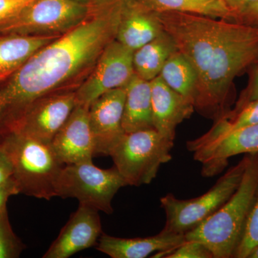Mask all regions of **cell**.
Listing matches in <instances>:
<instances>
[{"label":"cell","mask_w":258,"mask_h":258,"mask_svg":"<svg viewBox=\"0 0 258 258\" xmlns=\"http://www.w3.org/2000/svg\"><path fill=\"white\" fill-rule=\"evenodd\" d=\"M58 35H18L0 37V76L13 74L42 47Z\"/></svg>","instance_id":"cell-19"},{"label":"cell","mask_w":258,"mask_h":258,"mask_svg":"<svg viewBox=\"0 0 258 258\" xmlns=\"http://www.w3.org/2000/svg\"><path fill=\"white\" fill-rule=\"evenodd\" d=\"M191 152L195 160L201 163L202 176H216L228 165L230 158L258 153V123L225 134Z\"/></svg>","instance_id":"cell-12"},{"label":"cell","mask_w":258,"mask_h":258,"mask_svg":"<svg viewBox=\"0 0 258 258\" xmlns=\"http://www.w3.org/2000/svg\"><path fill=\"white\" fill-rule=\"evenodd\" d=\"M159 76L169 88L195 105L198 74L192 64L181 52L176 50L168 58Z\"/></svg>","instance_id":"cell-21"},{"label":"cell","mask_w":258,"mask_h":258,"mask_svg":"<svg viewBox=\"0 0 258 258\" xmlns=\"http://www.w3.org/2000/svg\"><path fill=\"white\" fill-rule=\"evenodd\" d=\"M126 186L115 166L103 169L93 162L67 164L56 181L55 195L62 199H76L79 205L111 215L115 195Z\"/></svg>","instance_id":"cell-7"},{"label":"cell","mask_w":258,"mask_h":258,"mask_svg":"<svg viewBox=\"0 0 258 258\" xmlns=\"http://www.w3.org/2000/svg\"><path fill=\"white\" fill-rule=\"evenodd\" d=\"M150 82L154 128L163 137L174 141L176 128L191 117L195 105L169 88L159 76Z\"/></svg>","instance_id":"cell-15"},{"label":"cell","mask_w":258,"mask_h":258,"mask_svg":"<svg viewBox=\"0 0 258 258\" xmlns=\"http://www.w3.org/2000/svg\"><path fill=\"white\" fill-rule=\"evenodd\" d=\"M89 108L76 105L50 145L64 165L93 162L95 143L89 121Z\"/></svg>","instance_id":"cell-13"},{"label":"cell","mask_w":258,"mask_h":258,"mask_svg":"<svg viewBox=\"0 0 258 258\" xmlns=\"http://www.w3.org/2000/svg\"><path fill=\"white\" fill-rule=\"evenodd\" d=\"M76 105V93L44 97L13 121L11 132L50 144Z\"/></svg>","instance_id":"cell-10"},{"label":"cell","mask_w":258,"mask_h":258,"mask_svg":"<svg viewBox=\"0 0 258 258\" xmlns=\"http://www.w3.org/2000/svg\"><path fill=\"white\" fill-rule=\"evenodd\" d=\"M174 141L155 129L125 134L112 151L114 166L127 186L149 184L157 177L161 166L172 159Z\"/></svg>","instance_id":"cell-6"},{"label":"cell","mask_w":258,"mask_h":258,"mask_svg":"<svg viewBox=\"0 0 258 258\" xmlns=\"http://www.w3.org/2000/svg\"><path fill=\"white\" fill-rule=\"evenodd\" d=\"M231 21L258 28V0L235 15Z\"/></svg>","instance_id":"cell-29"},{"label":"cell","mask_w":258,"mask_h":258,"mask_svg":"<svg viewBox=\"0 0 258 258\" xmlns=\"http://www.w3.org/2000/svg\"><path fill=\"white\" fill-rule=\"evenodd\" d=\"M0 145L13 164V177L20 192L45 200L56 197V181L64 164L50 144L11 132Z\"/></svg>","instance_id":"cell-4"},{"label":"cell","mask_w":258,"mask_h":258,"mask_svg":"<svg viewBox=\"0 0 258 258\" xmlns=\"http://www.w3.org/2000/svg\"><path fill=\"white\" fill-rule=\"evenodd\" d=\"M75 1L79 2V3H83V4H89L91 0H75Z\"/></svg>","instance_id":"cell-34"},{"label":"cell","mask_w":258,"mask_h":258,"mask_svg":"<svg viewBox=\"0 0 258 258\" xmlns=\"http://www.w3.org/2000/svg\"><path fill=\"white\" fill-rule=\"evenodd\" d=\"M258 62V28L222 19L210 68L197 91L195 108L215 120L227 114L234 80Z\"/></svg>","instance_id":"cell-2"},{"label":"cell","mask_w":258,"mask_h":258,"mask_svg":"<svg viewBox=\"0 0 258 258\" xmlns=\"http://www.w3.org/2000/svg\"><path fill=\"white\" fill-rule=\"evenodd\" d=\"M123 6V0L111 2L37 50L17 70L0 89L5 118L16 112L17 119L35 102L95 62L116 38Z\"/></svg>","instance_id":"cell-1"},{"label":"cell","mask_w":258,"mask_h":258,"mask_svg":"<svg viewBox=\"0 0 258 258\" xmlns=\"http://www.w3.org/2000/svg\"><path fill=\"white\" fill-rule=\"evenodd\" d=\"M247 258H258V244L252 249Z\"/></svg>","instance_id":"cell-33"},{"label":"cell","mask_w":258,"mask_h":258,"mask_svg":"<svg viewBox=\"0 0 258 258\" xmlns=\"http://www.w3.org/2000/svg\"><path fill=\"white\" fill-rule=\"evenodd\" d=\"M258 190V153L248 160L238 188L203 223L185 234L186 240L205 244L214 258L233 257Z\"/></svg>","instance_id":"cell-3"},{"label":"cell","mask_w":258,"mask_h":258,"mask_svg":"<svg viewBox=\"0 0 258 258\" xmlns=\"http://www.w3.org/2000/svg\"><path fill=\"white\" fill-rule=\"evenodd\" d=\"M177 50L171 37L163 32L134 52V72L147 81H152L160 74L169 57Z\"/></svg>","instance_id":"cell-20"},{"label":"cell","mask_w":258,"mask_h":258,"mask_svg":"<svg viewBox=\"0 0 258 258\" xmlns=\"http://www.w3.org/2000/svg\"><path fill=\"white\" fill-rule=\"evenodd\" d=\"M5 78H3V77H2V76H0V81H1V80H3V79H4Z\"/></svg>","instance_id":"cell-37"},{"label":"cell","mask_w":258,"mask_h":258,"mask_svg":"<svg viewBox=\"0 0 258 258\" xmlns=\"http://www.w3.org/2000/svg\"><path fill=\"white\" fill-rule=\"evenodd\" d=\"M248 160L245 154L231 167L206 193L189 200H179L173 194L160 199L161 208L166 215L162 231L185 235L213 215L231 198L238 188Z\"/></svg>","instance_id":"cell-5"},{"label":"cell","mask_w":258,"mask_h":258,"mask_svg":"<svg viewBox=\"0 0 258 258\" xmlns=\"http://www.w3.org/2000/svg\"><path fill=\"white\" fill-rule=\"evenodd\" d=\"M256 123H258V100L246 105L237 113H227L215 120V123L207 133L194 140L188 141L186 149L191 152L225 134Z\"/></svg>","instance_id":"cell-22"},{"label":"cell","mask_w":258,"mask_h":258,"mask_svg":"<svg viewBox=\"0 0 258 258\" xmlns=\"http://www.w3.org/2000/svg\"><path fill=\"white\" fill-rule=\"evenodd\" d=\"M87 4L75 0H33L14 18L0 25V32L18 35H58L87 18Z\"/></svg>","instance_id":"cell-8"},{"label":"cell","mask_w":258,"mask_h":258,"mask_svg":"<svg viewBox=\"0 0 258 258\" xmlns=\"http://www.w3.org/2000/svg\"><path fill=\"white\" fill-rule=\"evenodd\" d=\"M164 32L157 13L142 4L124 3L117 32V41L136 51Z\"/></svg>","instance_id":"cell-17"},{"label":"cell","mask_w":258,"mask_h":258,"mask_svg":"<svg viewBox=\"0 0 258 258\" xmlns=\"http://www.w3.org/2000/svg\"><path fill=\"white\" fill-rule=\"evenodd\" d=\"M125 88L111 90L89 107V121L95 143V156H110L124 136L122 127Z\"/></svg>","instance_id":"cell-11"},{"label":"cell","mask_w":258,"mask_h":258,"mask_svg":"<svg viewBox=\"0 0 258 258\" xmlns=\"http://www.w3.org/2000/svg\"><path fill=\"white\" fill-rule=\"evenodd\" d=\"M3 119H4V116H3V112H2L1 109H0V123H1Z\"/></svg>","instance_id":"cell-35"},{"label":"cell","mask_w":258,"mask_h":258,"mask_svg":"<svg viewBox=\"0 0 258 258\" xmlns=\"http://www.w3.org/2000/svg\"><path fill=\"white\" fill-rule=\"evenodd\" d=\"M19 192H20V188L13 176L0 184V211L6 208L8 198Z\"/></svg>","instance_id":"cell-30"},{"label":"cell","mask_w":258,"mask_h":258,"mask_svg":"<svg viewBox=\"0 0 258 258\" xmlns=\"http://www.w3.org/2000/svg\"><path fill=\"white\" fill-rule=\"evenodd\" d=\"M258 244V190L233 257L247 258Z\"/></svg>","instance_id":"cell-24"},{"label":"cell","mask_w":258,"mask_h":258,"mask_svg":"<svg viewBox=\"0 0 258 258\" xmlns=\"http://www.w3.org/2000/svg\"><path fill=\"white\" fill-rule=\"evenodd\" d=\"M33 0H0V25L18 14Z\"/></svg>","instance_id":"cell-28"},{"label":"cell","mask_w":258,"mask_h":258,"mask_svg":"<svg viewBox=\"0 0 258 258\" xmlns=\"http://www.w3.org/2000/svg\"><path fill=\"white\" fill-rule=\"evenodd\" d=\"M257 63H258V62H257Z\"/></svg>","instance_id":"cell-38"},{"label":"cell","mask_w":258,"mask_h":258,"mask_svg":"<svg viewBox=\"0 0 258 258\" xmlns=\"http://www.w3.org/2000/svg\"><path fill=\"white\" fill-rule=\"evenodd\" d=\"M248 83L240 93L238 100L236 102L235 108L227 113H235L240 111L246 105L258 100V63L250 68Z\"/></svg>","instance_id":"cell-27"},{"label":"cell","mask_w":258,"mask_h":258,"mask_svg":"<svg viewBox=\"0 0 258 258\" xmlns=\"http://www.w3.org/2000/svg\"><path fill=\"white\" fill-rule=\"evenodd\" d=\"M200 1H215V0H200Z\"/></svg>","instance_id":"cell-36"},{"label":"cell","mask_w":258,"mask_h":258,"mask_svg":"<svg viewBox=\"0 0 258 258\" xmlns=\"http://www.w3.org/2000/svg\"><path fill=\"white\" fill-rule=\"evenodd\" d=\"M141 4L155 13L180 12L232 20V15L223 0H140Z\"/></svg>","instance_id":"cell-23"},{"label":"cell","mask_w":258,"mask_h":258,"mask_svg":"<svg viewBox=\"0 0 258 258\" xmlns=\"http://www.w3.org/2000/svg\"><path fill=\"white\" fill-rule=\"evenodd\" d=\"M223 1L225 2L227 8L230 9L231 13H232V20L235 15L238 14L249 5L257 2V0H223Z\"/></svg>","instance_id":"cell-32"},{"label":"cell","mask_w":258,"mask_h":258,"mask_svg":"<svg viewBox=\"0 0 258 258\" xmlns=\"http://www.w3.org/2000/svg\"><path fill=\"white\" fill-rule=\"evenodd\" d=\"M155 258H214L211 251L203 242L186 240L176 248Z\"/></svg>","instance_id":"cell-26"},{"label":"cell","mask_w":258,"mask_h":258,"mask_svg":"<svg viewBox=\"0 0 258 258\" xmlns=\"http://www.w3.org/2000/svg\"><path fill=\"white\" fill-rule=\"evenodd\" d=\"M134 52L116 40L110 42L98 57L94 71L76 93L77 105L89 108L98 97L125 86L135 74Z\"/></svg>","instance_id":"cell-9"},{"label":"cell","mask_w":258,"mask_h":258,"mask_svg":"<svg viewBox=\"0 0 258 258\" xmlns=\"http://www.w3.org/2000/svg\"><path fill=\"white\" fill-rule=\"evenodd\" d=\"M22 249L23 245L10 227L5 208L0 211V258L18 257Z\"/></svg>","instance_id":"cell-25"},{"label":"cell","mask_w":258,"mask_h":258,"mask_svg":"<svg viewBox=\"0 0 258 258\" xmlns=\"http://www.w3.org/2000/svg\"><path fill=\"white\" fill-rule=\"evenodd\" d=\"M186 241L184 235L161 230L157 235L136 238H120L102 233L97 249L112 258L151 257L172 250Z\"/></svg>","instance_id":"cell-16"},{"label":"cell","mask_w":258,"mask_h":258,"mask_svg":"<svg viewBox=\"0 0 258 258\" xmlns=\"http://www.w3.org/2000/svg\"><path fill=\"white\" fill-rule=\"evenodd\" d=\"M13 166L5 149L0 145V184L13 176Z\"/></svg>","instance_id":"cell-31"},{"label":"cell","mask_w":258,"mask_h":258,"mask_svg":"<svg viewBox=\"0 0 258 258\" xmlns=\"http://www.w3.org/2000/svg\"><path fill=\"white\" fill-rule=\"evenodd\" d=\"M125 88L122 118V127L125 133L154 129L150 81L142 79L135 74Z\"/></svg>","instance_id":"cell-18"},{"label":"cell","mask_w":258,"mask_h":258,"mask_svg":"<svg viewBox=\"0 0 258 258\" xmlns=\"http://www.w3.org/2000/svg\"><path fill=\"white\" fill-rule=\"evenodd\" d=\"M102 233L99 212L79 205L42 257H71L96 245Z\"/></svg>","instance_id":"cell-14"}]
</instances>
